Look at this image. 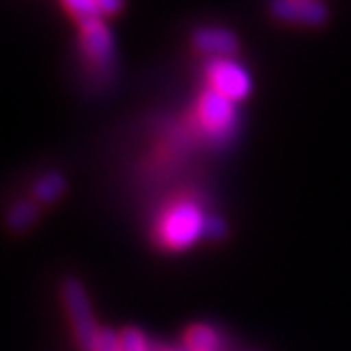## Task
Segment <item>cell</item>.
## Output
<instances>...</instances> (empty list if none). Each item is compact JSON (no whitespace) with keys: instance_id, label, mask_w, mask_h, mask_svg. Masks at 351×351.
Instances as JSON below:
<instances>
[{"instance_id":"obj_1","label":"cell","mask_w":351,"mask_h":351,"mask_svg":"<svg viewBox=\"0 0 351 351\" xmlns=\"http://www.w3.org/2000/svg\"><path fill=\"white\" fill-rule=\"evenodd\" d=\"M208 216L193 202L169 206L159 220V239L169 250H186L206 237Z\"/></svg>"},{"instance_id":"obj_2","label":"cell","mask_w":351,"mask_h":351,"mask_svg":"<svg viewBox=\"0 0 351 351\" xmlns=\"http://www.w3.org/2000/svg\"><path fill=\"white\" fill-rule=\"evenodd\" d=\"M62 300H64L66 313L70 317L74 339H77V343L83 351H91L99 328L95 324V315H93L89 296H87L83 284L79 280H66L62 286Z\"/></svg>"},{"instance_id":"obj_3","label":"cell","mask_w":351,"mask_h":351,"mask_svg":"<svg viewBox=\"0 0 351 351\" xmlns=\"http://www.w3.org/2000/svg\"><path fill=\"white\" fill-rule=\"evenodd\" d=\"M208 83L210 89L229 97L231 102H243L254 89V81L250 70L233 58L212 60L208 64Z\"/></svg>"},{"instance_id":"obj_4","label":"cell","mask_w":351,"mask_h":351,"mask_svg":"<svg viewBox=\"0 0 351 351\" xmlns=\"http://www.w3.org/2000/svg\"><path fill=\"white\" fill-rule=\"evenodd\" d=\"M197 119L202 128L212 138H227L237 128V108L229 97L216 93L214 89H206L199 95L197 102Z\"/></svg>"},{"instance_id":"obj_5","label":"cell","mask_w":351,"mask_h":351,"mask_svg":"<svg viewBox=\"0 0 351 351\" xmlns=\"http://www.w3.org/2000/svg\"><path fill=\"white\" fill-rule=\"evenodd\" d=\"M269 11L275 19L303 28H319L330 19V9L322 0H273Z\"/></svg>"},{"instance_id":"obj_6","label":"cell","mask_w":351,"mask_h":351,"mask_svg":"<svg viewBox=\"0 0 351 351\" xmlns=\"http://www.w3.org/2000/svg\"><path fill=\"white\" fill-rule=\"evenodd\" d=\"M193 45L202 53L212 56V60H224L239 51V36L222 26H204L195 30Z\"/></svg>"},{"instance_id":"obj_7","label":"cell","mask_w":351,"mask_h":351,"mask_svg":"<svg viewBox=\"0 0 351 351\" xmlns=\"http://www.w3.org/2000/svg\"><path fill=\"white\" fill-rule=\"evenodd\" d=\"M79 30H81L83 53L97 66L110 64L112 53H114V43H112V34L104 23V19L83 23V26H79Z\"/></svg>"},{"instance_id":"obj_8","label":"cell","mask_w":351,"mask_h":351,"mask_svg":"<svg viewBox=\"0 0 351 351\" xmlns=\"http://www.w3.org/2000/svg\"><path fill=\"white\" fill-rule=\"evenodd\" d=\"M186 351H222V339L208 324H195L184 335Z\"/></svg>"},{"instance_id":"obj_9","label":"cell","mask_w":351,"mask_h":351,"mask_svg":"<svg viewBox=\"0 0 351 351\" xmlns=\"http://www.w3.org/2000/svg\"><path fill=\"white\" fill-rule=\"evenodd\" d=\"M66 191V180L62 178L60 173L51 171L45 173L40 180H36L34 184V197L38 204H51L56 199H60Z\"/></svg>"},{"instance_id":"obj_10","label":"cell","mask_w":351,"mask_h":351,"mask_svg":"<svg viewBox=\"0 0 351 351\" xmlns=\"http://www.w3.org/2000/svg\"><path fill=\"white\" fill-rule=\"evenodd\" d=\"M36 218H38L36 204H32V202H19V204H15L11 208V212L7 216V224H9L11 231L21 233V231L30 229L32 224L36 222Z\"/></svg>"},{"instance_id":"obj_11","label":"cell","mask_w":351,"mask_h":351,"mask_svg":"<svg viewBox=\"0 0 351 351\" xmlns=\"http://www.w3.org/2000/svg\"><path fill=\"white\" fill-rule=\"evenodd\" d=\"M64 9L79 26L95 19H104L102 11H99V0H70V3H64Z\"/></svg>"},{"instance_id":"obj_12","label":"cell","mask_w":351,"mask_h":351,"mask_svg":"<svg viewBox=\"0 0 351 351\" xmlns=\"http://www.w3.org/2000/svg\"><path fill=\"white\" fill-rule=\"evenodd\" d=\"M121 351H150L146 335L138 328H125L121 332Z\"/></svg>"},{"instance_id":"obj_13","label":"cell","mask_w":351,"mask_h":351,"mask_svg":"<svg viewBox=\"0 0 351 351\" xmlns=\"http://www.w3.org/2000/svg\"><path fill=\"white\" fill-rule=\"evenodd\" d=\"M91 351H121V332L110 328H99Z\"/></svg>"},{"instance_id":"obj_14","label":"cell","mask_w":351,"mask_h":351,"mask_svg":"<svg viewBox=\"0 0 351 351\" xmlns=\"http://www.w3.org/2000/svg\"><path fill=\"white\" fill-rule=\"evenodd\" d=\"M224 235H227V224H224V220L218 216H208L206 237L208 239H222Z\"/></svg>"},{"instance_id":"obj_15","label":"cell","mask_w":351,"mask_h":351,"mask_svg":"<svg viewBox=\"0 0 351 351\" xmlns=\"http://www.w3.org/2000/svg\"><path fill=\"white\" fill-rule=\"evenodd\" d=\"M121 9H123V5L117 3V0H99V11H102V17H108Z\"/></svg>"}]
</instances>
